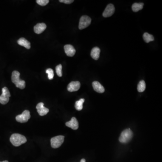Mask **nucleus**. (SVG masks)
Returning a JSON list of instances; mask_svg holds the SVG:
<instances>
[{
  "mask_svg": "<svg viewBox=\"0 0 162 162\" xmlns=\"http://www.w3.org/2000/svg\"><path fill=\"white\" fill-rule=\"evenodd\" d=\"M46 73L48 74V78L49 80L53 79L54 78V73L53 70L51 69H47L46 70Z\"/></svg>",
  "mask_w": 162,
  "mask_h": 162,
  "instance_id": "412c9836",
  "label": "nucleus"
},
{
  "mask_svg": "<svg viewBox=\"0 0 162 162\" xmlns=\"http://www.w3.org/2000/svg\"><path fill=\"white\" fill-rule=\"evenodd\" d=\"M47 28V25L44 23H38L34 26V32L37 34H41Z\"/></svg>",
  "mask_w": 162,
  "mask_h": 162,
  "instance_id": "ddd939ff",
  "label": "nucleus"
},
{
  "mask_svg": "<svg viewBox=\"0 0 162 162\" xmlns=\"http://www.w3.org/2000/svg\"><path fill=\"white\" fill-rule=\"evenodd\" d=\"M20 73L17 71H14L12 72L11 76V80L12 83L16 85L18 88L23 89L25 87V82L19 78Z\"/></svg>",
  "mask_w": 162,
  "mask_h": 162,
  "instance_id": "f03ea898",
  "label": "nucleus"
},
{
  "mask_svg": "<svg viewBox=\"0 0 162 162\" xmlns=\"http://www.w3.org/2000/svg\"><path fill=\"white\" fill-rule=\"evenodd\" d=\"M133 135L132 132L130 128L125 129L122 132L120 135L119 141L122 143H128L132 139Z\"/></svg>",
  "mask_w": 162,
  "mask_h": 162,
  "instance_id": "7ed1b4c3",
  "label": "nucleus"
},
{
  "mask_svg": "<svg viewBox=\"0 0 162 162\" xmlns=\"http://www.w3.org/2000/svg\"><path fill=\"white\" fill-rule=\"evenodd\" d=\"M115 11V8L114 5L112 4H109L103 13V16L105 18L109 17L114 14Z\"/></svg>",
  "mask_w": 162,
  "mask_h": 162,
  "instance_id": "6e6552de",
  "label": "nucleus"
},
{
  "mask_svg": "<svg viewBox=\"0 0 162 162\" xmlns=\"http://www.w3.org/2000/svg\"><path fill=\"white\" fill-rule=\"evenodd\" d=\"M101 52L100 49L98 47H94L91 51V57L95 60H97L100 57V54Z\"/></svg>",
  "mask_w": 162,
  "mask_h": 162,
  "instance_id": "dca6fc26",
  "label": "nucleus"
},
{
  "mask_svg": "<svg viewBox=\"0 0 162 162\" xmlns=\"http://www.w3.org/2000/svg\"><path fill=\"white\" fill-rule=\"evenodd\" d=\"M10 141L13 146L17 147L26 143L27 139L23 135L15 133L12 134L10 137Z\"/></svg>",
  "mask_w": 162,
  "mask_h": 162,
  "instance_id": "f257e3e1",
  "label": "nucleus"
},
{
  "mask_svg": "<svg viewBox=\"0 0 162 162\" xmlns=\"http://www.w3.org/2000/svg\"><path fill=\"white\" fill-rule=\"evenodd\" d=\"M80 83L78 81L72 82L68 85L67 89L70 92H76L80 88Z\"/></svg>",
  "mask_w": 162,
  "mask_h": 162,
  "instance_id": "9d476101",
  "label": "nucleus"
},
{
  "mask_svg": "<svg viewBox=\"0 0 162 162\" xmlns=\"http://www.w3.org/2000/svg\"><path fill=\"white\" fill-rule=\"evenodd\" d=\"M91 18L87 16H84L81 17L80 19L79 24V29L82 30L87 28L91 23Z\"/></svg>",
  "mask_w": 162,
  "mask_h": 162,
  "instance_id": "423d86ee",
  "label": "nucleus"
},
{
  "mask_svg": "<svg viewBox=\"0 0 162 162\" xmlns=\"http://www.w3.org/2000/svg\"><path fill=\"white\" fill-rule=\"evenodd\" d=\"M18 43L20 46L24 47L27 49H30L31 47V44L30 41L24 38H20L18 40Z\"/></svg>",
  "mask_w": 162,
  "mask_h": 162,
  "instance_id": "2eb2a0df",
  "label": "nucleus"
},
{
  "mask_svg": "<svg viewBox=\"0 0 162 162\" xmlns=\"http://www.w3.org/2000/svg\"><path fill=\"white\" fill-rule=\"evenodd\" d=\"M9 162L8 161H7V160H5V161H2V162Z\"/></svg>",
  "mask_w": 162,
  "mask_h": 162,
  "instance_id": "a878e982",
  "label": "nucleus"
},
{
  "mask_svg": "<svg viewBox=\"0 0 162 162\" xmlns=\"http://www.w3.org/2000/svg\"><path fill=\"white\" fill-rule=\"evenodd\" d=\"M64 51L67 56L72 57L76 53V50L74 47L71 45H66L64 47Z\"/></svg>",
  "mask_w": 162,
  "mask_h": 162,
  "instance_id": "9b49d317",
  "label": "nucleus"
},
{
  "mask_svg": "<svg viewBox=\"0 0 162 162\" xmlns=\"http://www.w3.org/2000/svg\"><path fill=\"white\" fill-rule=\"evenodd\" d=\"M62 66L61 64H59L56 66L55 68L56 73L59 77H61L62 76Z\"/></svg>",
  "mask_w": 162,
  "mask_h": 162,
  "instance_id": "4be33fe9",
  "label": "nucleus"
},
{
  "mask_svg": "<svg viewBox=\"0 0 162 162\" xmlns=\"http://www.w3.org/2000/svg\"><path fill=\"white\" fill-rule=\"evenodd\" d=\"M84 99H81L80 100L76 102L75 107L77 110L80 111V110H82L83 109V104L84 102Z\"/></svg>",
  "mask_w": 162,
  "mask_h": 162,
  "instance_id": "a211bd4d",
  "label": "nucleus"
},
{
  "mask_svg": "<svg viewBox=\"0 0 162 162\" xmlns=\"http://www.w3.org/2000/svg\"><path fill=\"white\" fill-rule=\"evenodd\" d=\"M2 93L0 95V103L6 104L9 101L10 94L8 89L7 87H4L2 89Z\"/></svg>",
  "mask_w": 162,
  "mask_h": 162,
  "instance_id": "39448f33",
  "label": "nucleus"
},
{
  "mask_svg": "<svg viewBox=\"0 0 162 162\" xmlns=\"http://www.w3.org/2000/svg\"><path fill=\"white\" fill-rule=\"evenodd\" d=\"M36 2L40 6H45L49 2V0H37L36 1Z\"/></svg>",
  "mask_w": 162,
  "mask_h": 162,
  "instance_id": "5701e85b",
  "label": "nucleus"
},
{
  "mask_svg": "<svg viewBox=\"0 0 162 162\" xmlns=\"http://www.w3.org/2000/svg\"><path fill=\"white\" fill-rule=\"evenodd\" d=\"M30 113L28 110H25L21 115L16 117V120L17 122L21 123H26L30 118Z\"/></svg>",
  "mask_w": 162,
  "mask_h": 162,
  "instance_id": "0eeeda50",
  "label": "nucleus"
},
{
  "mask_svg": "<svg viewBox=\"0 0 162 162\" xmlns=\"http://www.w3.org/2000/svg\"><path fill=\"white\" fill-rule=\"evenodd\" d=\"M143 39L146 43H149L150 41H153L154 40V38L152 35L147 33H145L143 34Z\"/></svg>",
  "mask_w": 162,
  "mask_h": 162,
  "instance_id": "6ab92c4d",
  "label": "nucleus"
},
{
  "mask_svg": "<svg viewBox=\"0 0 162 162\" xmlns=\"http://www.w3.org/2000/svg\"><path fill=\"white\" fill-rule=\"evenodd\" d=\"M146 88V83L144 80L141 81L138 84V90L140 92H142L145 91Z\"/></svg>",
  "mask_w": 162,
  "mask_h": 162,
  "instance_id": "aec40b11",
  "label": "nucleus"
},
{
  "mask_svg": "<svg viewBox=\"0 0 162 162\" xmlns=\"http://www.w3.org/2000/svg\"><path fill=\"white\" fill-rule=\"evenodd\" d=\"M92 86L95 91L97 92L102 93L104 92V91H105L104 87L97 81H94L92 83Z\"/></svg>",
  "mask_w": 162,
  "mask_h": 162,
  "instance_id": "4468645a",
  "label": "nucleus"
},
{
  "mask_svg": "<svg viewBox=\"0 0 162 162\" xmlns=\"http://www.w3.org/2000/svg\"><path fill=\"white\" fill-rule=\"evenodd\" d=\"M64 137L58 136L52 138L50 140V144L53 148L56 149L60 147L64 141Z\"/></svg>",
  "mask_w": 162,
  "mask_h": 162,
  "instance_id": "20e7f679",
  "label": "nucleus"
},
{
  "mask_svg": "<svg viewBox=\"0 0 162 162\" xmlns=\"http://www.w3.org/2000/svg\"><path fill=\"white\" fill-rule=\"evenodd\" d=\"M80 162H86V160L84 158H83L81 160Z\"/></svg>",
  "mask_w": 162,
  "mask_h": 162,
  "instance_id": "393cba45",
  "label": "nucleus"
},
{
  "mask_svg": "<svg viewBox=\"0 0 162 162\" xmlns=\"http://www.w3.org/2000/svg\"><path fill=\"white\" fill-rule=\"evenodd\" d=\"M60 2L65 3V4H70L72 3L74 1L73 0H60Z\"/></svg>",
  "mask_w": 162,
  "mask_h": 162,
  "instance_id": "b1692460",
  "label": "nucleus"
},
{
  "mask_svg": "<svg viewBox=\"0 0 162 162\" xmlns=\"http://www.w3.org/2000/svg\"><path fill=\"white\" fill-rule=\"evenodd\" d=\"M143 3H135L132 6V10L134 12H138L143 9Z\"/></svg>",
  "mask_w": 162,
  "mask_h": 162,
  "instance_id": "f3484780",
  "label": "nucleus"
},
{
  "mask_svg": "<svg viewBox=\"0 0 162 162\" xmlns=\"http://www.w3.org/2000/svg\"><path fill=\"white\" fill-rule=\"evenodd\" d=\"M66 126L72 128L73 130H77L78 128V123L75 117H72L70 121L65 124Z\"/></svg>",
  "mask_w": 162,
  "mask_h": 162,
  "instance_id": "f8f14e48",
  "label": "nucleus"
},
{
  "mask_svg": "<svg viewBox=\"0 0 162 162\" xmlns=\"http://www.w3.org/2000/svg\"><path fill=\"white\" fill-rule=\"evenodd\" d=\"M36 109H37V111L39 115L41 116L46 115L49 112V109L44 107V103L42 102H40L36 106Z\"/></svg>",
  "mask_w": 162,
  "mask_h": 162,
  "instance_id": "1a4fd4ad",
  "label": "nucleus"
}]
</instances>
